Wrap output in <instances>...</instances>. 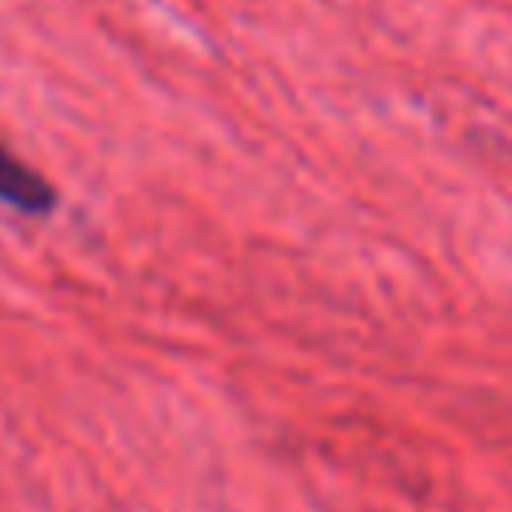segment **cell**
<instances>
[{
	"mask_svg": "<svg viewBox=\"0 0 512 512\" xmlns=\"http://www.w3.org/2000/svg\"><path fill=\"white\" fill-rule=\"evenodd\" d=\"M0 204L16 208L24 216H44L56 204V188L32 164H24L16 152H8L4 144H0Z\"/></svg>",
	"mask_w": 512,
	"mask_h": 512,
	"instance_id": "1",
	"label": "cell"
}]
</instances>
